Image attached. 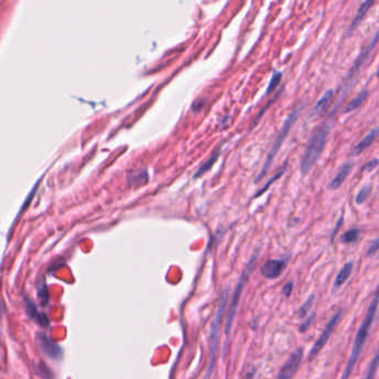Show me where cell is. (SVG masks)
Wrapping results in <instances>:
<instances>
[{
    "label": "cell",
    "mask_w": 379,
    "mask_h": 379,
    "mask_svg": "<svg viewBox=\"0 0 379 379\" xmlns=\"http://www.w3.org/2000/svg\"><path fill=\"white\" fill-rule=\"evenodd\" d=\"M378 305H379V286L377 288L376 292H375L372 302H370L369 308H368V310H367V314L365 316L364 320H363L361 327H359V329L356 334V337H355L353 349H351V354L349 356V359L345 366V369H344L342 379H348L351 373H353L355 366H356V364H357L358 358H359V356H361L367 338H368L370 328H372L375 317H376Z\"/></svg>",
    "instance_id": "obj_1"
},
{
    "label": "cell",
    "mask_w": 379,
    "mask_h": 379,
    "mask_svg": "<svg viewBox=\"0 0 379 379\" xmlns=\"http://www.w3.org/2000/svg\"><path fill=\"white\" fill-rule=\"evenodd\" d=\"M330 123L325 122L320 124L312 132L310 139H308L307 146L305 148L302 162H300V171H302L303 175L310 173L313 166L317 162L320 155L323 154L327 143L328 134H330Z\"/></svg>",
    "instance_id": "obj_2"
},
{
    "label": "cell",
    "mask_w": 379,
    "mask_h": 379,
    "mask_svg": "<svg viewBox=\"0 0 379 379\" xmlns=\"http://www.w3.org/2000/svg\"><path fill=\"white\" fill-rule=\"evenodd\" d=\"M228 296L229 290L225 289L223 294L221 296L220 303H218V307L215 314V317L213 319L212 325H211V331H210V362L208 366V374H206V379H209L211 373H212L214 364H215V356H216V348H217V342H218V331H220L221 323L225 315V308L226 304H228Z\"/></svg>",
    "instance_id": "obj_3"
},
{
    "label": "cell",
    "mask_w": 379,
    "mask_h": 379,
    "mask_svg": "<svg viewBox=\"0 0 379 379\" xmlns=\"http://www.w3.org/2000/svg\"><path fill=\"white\" fill-rule=\"evenodd\" d=\"M255 261H256V256H254L252 259L248 261V264L245 266L244 271H243V272H242V275L240 277V280L237 281L236 287H235V289H234V294H233L232 299H231V303L229 305L228 314H226V319H225V334H228V335L230 334L231 329H232L233 322H234V318H235L238 304H240V300H241L242 292H243L245 285H246V283H247L248 277H249V275H251V272L253 271L254 265H255Z\"/></svg>",
    "instance_id": "obj_4"
},
{
    "label": "cell",
    "mask_w": 379,
    "mask_h": 379,
    "mask_svg": "<svg viewBox=\"0 0 379 379\" xmlns=\"http://www.w3.org/2000/svg\"><path fill=\"white\" fill-rule=\"evenodd\" d=\"M300 110H302V109H300L299 107L295 108L294 110H293V111L291 112V114L287 116V118L285 119V122H284V124H283V126H282V128H280V132H279V135H277V137H276V139H275L274 144H273L272 149H271V151H269V154H268V156H267L266 160H265L264 166H263V168H262L261 173H260L259 175H257V177H256V179H255V181H259L260 179H261L262 177H263V176H264L265 174L267 173V169L269 168V166L272 165L273 160H274L275 156L277 155V152H279L280 148L282 147V144H283V143H284V140H285V138H286V137H287L288 132H290L291 128L293 127V125H294L296 120H297L298 116H299V114H300Z\"/></svg>",
    "instance_id": "obj_5"
},
{
    "label": "cell",
    "mask_w": 379,
    "mask_h": 379,
    "mask_svg": "<svg viewBox=\"0 0 379 379\" xmlns=\"http://www.w3.org/2000/svg\"><path fill=\"white\" fill-rule=\"evenodd\" d=\"M378 41H379V29L377 30V33L374 35V37H373L372 40L369 41V44L365 46L364 49H363L361 54H358L356 60L354 61L353 67L350 68L349 72L347 73L345 81H344V86L342 88V97L345 95L346 91L348 90V88L350 87L351 85H353V80H355V78H356V76L358 75L359 69H361L362 66L364 65V62L367 60V58L369 57V54H372V52L375 49V47H376Z\"/></svg>",
    "instance_id": "obj_6"
},
{
    "label": "cell",
    "mask_w": 379,
    "mask_h": 379,
    "mask_svg": "<svg viewBox=\"0 0 379 379\" xmlns=\"http://www.w3.org/2000/svg\"><path fill=\"white\" fill-rule=\"evenodd\" d=\"M341 316H342V310H338L333 316V317L330 318V322L327 323V325L325 328H324L322 335L319 336V338L317 339V341H316L314 346H313V348L311 350V355H310L311 359L317 356V355L320 353V350H322L324 347H325L327 342L330 341L331 334L334 333L335 328H336V326H337L339 319H341Z\"/></svg>",
    "instance_id": "obj_7"
},
{
    "label": "cell",
    "mask_w": 379,
    "mask_h": 379,
    "mask_svg": "<svg viewBox=\"0 0 379 379\" xmlns=\"http://www.w3.org/2000/svg\"><path fill=\"white\" fill-rule=\"evenodd\" d=\"M304 356V350L303 348H297L292 353V355L286 361V362L283 365L282 368H280L279 376H277V379H291L294 374L297 372L298 367L302 362V359Z\"/></svg>",
    "instance_id": "obj_8"
},
{
    "label": "cell",
    "mask_w": 379,
    "mask_h": 379,
    "mask_svg": "<svg viewBox=\"0 0 379 379\" xmlns=\"http://www.w3.org/2000/svg\"><path fill=\"white\" fill-rule=\"evenodd\" d=\"M286 259H271L265 261L261 267V273L267 279H276L286 268Z\"/></svg>",
    "instance_id": "obj_9"
},
{
    "label": "cell",
    "mask_w": 379,
    "mask_h": 379,
    "mask_svg": "<svg viewBox=\"0 0 379 379\" xmlns=\"http://www.w3.org/2000/svg\"><path fill=\"white\" fill-rule=\"evenodd\" d=\"M38 339L42 350H44L45 354L48 355L49 357L54 359H59L61 357V348L56 343H53L49 337H47V336L44 334H40Z\"/></svg>",
    "instance_id": "obj_10"
},
{
    "label": "cell",
    "mask_w": 379,
    "mask_h": 379,
    "mask_svg": "<svg viewBox=\"0 0 379 379\" xmlns=\"http://www.w3.org/2000/svg\"><path fill=\"white\" fill-rule=\"evenodd\" d=\"M334 90L333 89H328V90L324 93V95L320 97V99L314 105V107L312 108V111L310 116L311 117H316V116H320L324 114L327 110V108L330 107V105L331 103V100L334 98Z\"/></svg>",
    "instance_id": "obj_11"
},
{
    "label": "cell",
    "mask_w": 379,
    "mask_h": 379,
    "mask_svg": "<svg viewBox=\"0 0 379 379\" xmlns=\"http://www.w3.org/2000/svg\"><path fill=\"white\" fill-rule=\"evenodd\" d=\"M374 5V1H370V0H367V1H364L362 3L361 6H359L357 13H356V16H355L353 21H351L350 26L348 30H347V37H349L351 34L354 33L355 30H356L357 27L359 26V23H361L363 20H364V18L366 17L367 13H368L370 8H372V6Z\"/></svg>",
    "instance_id": "obj_12"
},
{
    "label": "cell",
    "mask_w": 379,
    "mask_h": 379,
    "mask_svg": "<svg viewBox=\"0 0 379 379\" xmlns=\"http://www.w3.org/2000/svg\"><path fill=\"white\" fill-rule=\"evenodd\" d=\"M354 168V162L349 160V162H346L344 165L341 167V169L338 170V173L336 174L335 177L333 178V180L330 183V189H338L339 187L343 185V182L346 180V178L348 177V175L350 174L351 169Z\"/></svg>",
    "instance_id": "obj_13"
},
{
    "label": "cell",
    "mask_w": 379,
    "mask_h": 379,
    "mask_svg": "<svg viewBox=\"0 0 379 379\" xmlns=\"http://www.w3.org/2000/svg\"><path fill=\"white\" fill-rule=\"evenodd\" d=\"M378 136H379V127L372 129V130H370L368 134H367L364 138L356 144V147H355L353 150V155H356V156L361 155L362 152L366 150L369 146H372V144L376 140Z\"/></svg>",
    "instance_id": "obj_14"
},
{
    "label": "cell",
    "mask_w": 379,
    "mask_h": 379,
    "mask_svg": "<svg viewBox=\"0 0 379 379\" xmlns=\"http://www.w3.org/2000/svg\"><path fill=\"white\" fill-rule=\"evenodd\" d=\"M353 269H354V264L351 263V261H348V263L343 266L341 271H339L338 275L336 276L335 284H334L335 288L342 287L343 285L345 284L347 280H348V278L351 275V272H353Z\"/></svg>",
    "instance_id": "obj_15"
},
{
    "label": "cell",
    "mask_w": 379,
    "mask_h": 379,
    "mask_svg": "<svg viewBox=\"0 0 379 379\" xmlns=\"http://www.w3.org/2000/svg\"><path fill=\"white\" fill-rule=\"evenodd\" d=\"M367 96H368V91H367V90H363L362 92H359L354 99H351L349 103L346 105L343 111L346 112V114H347V112L356 110V109H358L359 107H361L362 105H363V103H364V101L366 100Z\"/></svg>",
    "instance_id": "obj_16"
},
{
    "label": "cell",
    "mask_w": 379,
    "mask_h": 379,
    "mask_svg": "<svg viewBox=\"0 0 379 379\" xmlns=\"http://www.w3.org/2000/svg\"><path fill=\"white\" fill-rule=\"evenodd\" d=\"M27 312H28V315L34 320V322H37L38 324H40L41 326H47V325H48V319H47L45 314H42V312L38 311L37 308L34 307L33 304H30V303L28 304V306H27Z\"/></svg>",
    "instance_id": "obj_17"
},
{
    "label": "cell",
    "mask_w": 379,
    "mask_h": 379,
    "mask_svg": "<svg viewBox=\"0 0 379 379\" xmlns=\"http://www.w3.org/2000/svg\"><path fill=\"white\" fill-rule=\"evenodd\" d=\"M148 183V171L141 170L129 177V186L141 187Z\"/></svg>",
    "instance_id": "obj_18"
},
{
    "label": "cell",
    "mask_w": 379,
    "mask_h": 379,
    "mask_svg": "<svg viewBox=\"0 0 379 379\" xmlns=\"http://www.w3.org/2000/svg\"><path fill=\"white\" fill-rule=\"evenodd\" d=\"M218 156H220V151H217V152H215V154H213L212 156H211L208 162H205L200 168H198V171L194 175V178L201 177V176L204 175L206 171H209L211 168H212V166L214 165V162H216V159L218 158Z\"/></svg>",
    "instance_id": "obj_19"
},
{
    "label": "cell",
    "mask_w": 379,
    "mask_h": 379,
    "mask_svg": "<svg viewBox=\"0 0 379 379\" xmlns=\"http://www.w3.org/2000/svg\"><path fill=\"white\" fill-rule=\"evenodd\" d=\"M378 367H379V347L376 351V354H375V356L373 357L372 361H370L365 379H375V377H376V374H377V370H378Z\"/></svg>",
    "instance_id": "obj_20"
},
{
    "label": "cell",
    "mask_w": 379,
    "mask_h": 379,
    "mask_svg": "<svg viewBox=\"0 0 379 379\" xmlns=\"http://www.w3.org/2000/svg\"><path fill=\"white\" fill-rule=\"evenodd\" d=\"M370 193H372V185H365L356 195V198H355L356 204L362 205L363 202H365L368 199Z\"/></svg>",
    "instance_id": "obj_21"
},
{
    "label": "cell",
    "mask_w": 379,
    "mask_h": 379,
    "mask_svg": "<svg viewBox=\"0 0 379 379\" xmlns=\"http://www.w3.org/2000/svg\"><path fill=\"white\" fill-rule=\"evenodd\" d=\"M359 233H361V230H359L358 228L349 229L348 232H346L343 235L342 241H343V243H345V244H353V243H355V241L358 239Z\"/></svg>",
    "instance_id": "obj_22"
},
{
    "label": "cell",
    "mask_w": 379,
    "mask_h": 379,
    "mask_svg": "<svg viewBox=\"0 0 379 379\" xmlns=\"http://www.w3.org/2000/svg\"><path fill=\"white\" fill-rule=\"evenodd\" d=\"M285 171H286V163H284L283 167L280 168V171H277V173H276L274 176H273V177H272L271 179H269V180H268L266 183H265V186H264L263 188H262V189L259 191V193H257V194L255 195V197H259L261 194H263L265 190H267L268 187L271 186L273 182H275V181L277 180V179H279V178L280 177V176H282V175L285 173Z\"/></svg>",
    "instance_id": "obj_23"
},
{
    "label": "cell",
    "mask_w": 379,
    "mask_h": 379,
    "mask_svg": "<svg viewBox=\"0 0 379 379\" xmlns=\"http://www.w3.org/2000/svg\"><path fill=\"white\" fill-rule=\"evenodd\" d=\"M280 79H282V72H276V70H275V72H273V75H272L271 83H269V85H268L266 93H271L273 90H274V89L277 87V86L280 85Z\"/></svg>",
    "instance_id": "obj_24"
},
{
    "label": "cell",
    "mask_w": 379,
    "mask_h": 379,
    "mask_svg": "<svg viewBox=\"0 0 379 379\" xmlns=\"http://www.w3.org/2000/svg\"><path fill=\"white\" fill-rule=\"evenodd\" d=\"M313 303H314V296L312 295L311 297H308V299L302 305V307H300V309L298 311L299 317H305V316L308 314V311H310Z\"/></svg>",
    "instance_id": "obj_25"
},
{
    "label": "cell",
    "mask_w": 379,
    "mask_h": 379,
    "mask_svg": "<svg viewBox=\"0 0 379 379\" xmlns=\"http://www.w3.org/2000/svg\"><path fill=\"white\" fill-rule=\"evenodd\" d=\"M378 165H379V160L377 158H374L372 160H369V162L367 163H365V166L363 167L362 169L366 170V171H370V170H374Z\"/></svg>",
    "instance_id": "obj_26"
},
{
    "label": "cell",
    "mask_w": 379,
    "mask_h": 379,
    "mask_svg": "<svg viewBox=\"0 0 379 379\" xmlns=\"http://www.w3.org/2000/svg\"><path fill=\"white\" fill-rule=\"evenodd\" d=\"M378 251H379V237L377 238V239H375L373 241L372 245H370L369 249H368V252H367V253H368V256H373Z\"/></svg>",
    "instance_id": "obj_27"
},
{
    "label": "cell",
    "mask_w": 379,
    "mask_h": 379,
    "mask_svg": "<svg viewBox=\"0 0 379 379\" xmlns=\"http://www.w3.org/2000/svg\"><path fill=\"white\" fill-rule=\"evenodd\" d=\"M314 317H315L314 315H311V316H308L307 319L305 320V322L303 323V325L299 327V331H302V333H304V331H306V330L308 329V328H310L311 324L313 323V320H314Z\"/></svg>",
    "instance_id": "obj_28"
},
{
    "label": "cell",
    "mask_w": 379,
    "mask_h": 379,
    "mask_svg": "<svg viewBox=\"0 0 379 379\" xmlns=\"http://www.w3.org/2000/svg\"><path fill=\"white\" fill-rule=\"evenodd\" d=\"M293 286H294V283H293V281H288L287 284H285L283 289H282L283 294L286 297H290L292 291H293Z\"/></svg>",
    "instance_id": "obj_29"
},
{
    "label": "cell",
    "mask_w": 379,
    "mask_h": 379,
    "mask_svg": "<svg viewBox=\"0 0 379 379\" xmlns=\"http://www.w3.org/2000/svg\"><path fill=\"white\" fill-rule=\"evenodd\" d=\"M377 77L379 78V68H378V70H377Z\"/></svg>",
    "instance_id": "obj_30"
}]
</instances>
